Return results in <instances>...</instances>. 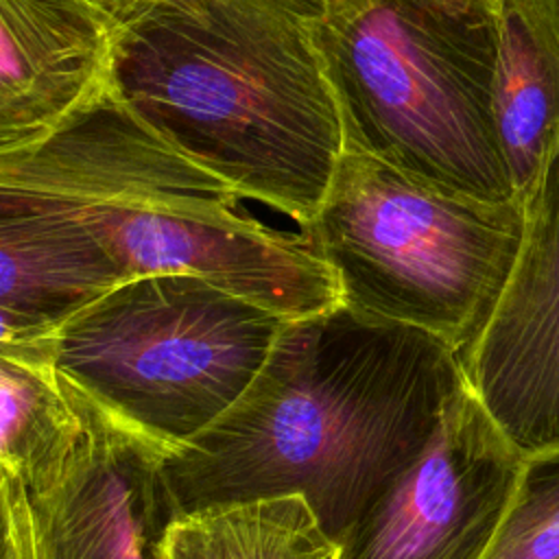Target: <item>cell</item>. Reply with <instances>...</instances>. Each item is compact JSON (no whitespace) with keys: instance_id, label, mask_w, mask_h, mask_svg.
Masks as SVG:
<instances>
[{"instance_id":"4","label":"cell","mask_w":559,"mask_h":559,"mask_svg":"<svg viewBox=\"0 0 559 559\" xmlns=\"http://www.w3.org/2000/svg\"><path fill=\"white\" fill-rule=\"evenodd\" d=\"M524 223L522 199L450 194L345 151L301 236L334 273L343 304L461 354L509 280Z\"/></svg>"},{"instance_id":"13","label":"cell","mask_w":559,"mask_h":559,"mask_svg":"<svg viewBox=\"0 0 559 559\" xmlns=\"http://www.w3.org/2000/svg\"><path fill=\"white\" fill-rule=\"evenodd\" d=\"M81 432L72 384L48 360L0 347V472L35 487L63 465Z\"/></svg>"},{"instance_id":"8","label":"cell","mask_w":559,"mask_h":559,"mask_svg":"<svg viewBox=\"0 0 559 559\" xmlns=\"http://www.w3.org/2000/svg\"><path fill=\"white\" fill-rule=\"evenodd\" d=\"M70 205L111 249L127 280L197 275L286 321L343 304L334 273L306 238L240 214L238 197L153 207Z\"/></svg>"},{"instance_id":"9","label":"cell","mask_w":559,"mask_h":559,"mask_svg":"<svg viewBox=\"0 0 559 559\" xmlns=\"http://www.w3.org/2000/svg\"><path fill=\"white\" fill-rule=\"evenodd\" d=\"M509 280L459 354L467 386L524 454L559 448V151L524 199Z\"/></svg>"},{"instance_id":"3","label":"cell","mask_w":559,"mask_h":559,"mask_svg":"<svg viewBox=\"0 0 559 559\" xmlns=\"http://www.w3.org/2000/svg\"><path fill=\"white\" fill-rule=\"evenodd\" d=\"M500 0H323L345 151L437 190L515 201L493 116Z\"/></svg>"},{"instance_id":"7","label":"cell","mask_w":559,"mask_h":559,"mask_svg":"<svg viewBox=\"0 0 559 559\" xmlns=\"http://www.w3.org/2000/svg\"><path fill=\"white\" fill-rule=\"evenodd\" d=\"M524 456L465 384L426 448L345 535L336 559H485Z\"/></svg>"},{"instance_id":"6","label":"cell","mask_w":559,"mask_h":559,"mask_svg":"<svg viewBox=\"0 0 559 559\" xmlns=\"http://www.w3.org/2000/svg\"><path fill=\"white\" fill-rule=\"evenodd\" d=\"M72 391L83 432L63 465L35 487L0 472L2 535L20 559H168L170 450Z\"/></svg>"},{"instance_id":"15","label":"cell","mask_w":559,"mask_h":559,"mask_svg":"<svg viewBox=\"0 0 559 559\" xmlns=\"http://www.w3.org/2000/svg\"><path fill=\"white\" fill-rule=\"evenodd\" d=\"M485 559H559V448L524 456Z\"/></svg>"},{"instance_id":"1","label":"cell","mask_w":559,"mask_h":559,"mask_svg":"<svg viewBox=\"0 0 559 559\" xmlns=\"http://www.w3.org/2000/svg\"><path fill=\"white\" fill-rule=\"evenodd\" d=\"M467 384L445 341L338 304L286 321L242 397L166 454L179 513L306 498L341 546Z\"/></svg>"},{"instance_id":"10","label":"cell","mask_w":559,"mask_h":559,"mask_svg":"<svg viewBox=\"0 0 559 559\" xmlns=\"http://www.w3.org/2000/svg\"><path fill=\"white\" fill-rule=\"evenodd\" d=\"M116 28L85 0H0V155L41 142L109 87Z\"/></svg>"},{"instance_id":"12","label":"cell","mask_w":559,"mask_h":559,"mask_svg":"<svg viewBox=\"0 0 559 559\" xmlns=\"http://www.w3.org/2000/svg\"><path fill=\"white\" fill-rule=\"evenodd\" d=\"M493 116L524 201L559 151V0H500Z\"/></svg>"},{"instance_id":"14","label":"cell","mask_w":559,"mask_h":559,"mask_svg":"<svg viewBox=\"0 0 559 559\" xmlns=\"http://www.w3.org/2000/svg\"><path fill=\"white\" fill-rule=\"evenodd\" d=\"M168 559H336L306 498L282 496L179 513Z\"/></svg>"},{"instance_id":"2","label":"cell","mask_w":559,"mask_h":559,"mask_svg":"<svg viewBox=\"0 0 559 559\" xmlns=\"http://www.w3.org/2000/svg\"><path fill=\"white\" fill-rule=\"evenodd\" d=\"M323 0H151L116 28L109 90L240 199L304 227L345 153Z\"/></svg>"},{"instance_id":"5","label":"cell","mask_w":559,"mask_h":559,"mask_svg":"<svg viewBox=\"0 0 559 559\" xmlns=\"http://www.w3.org/2000/svg\"><path fill=\"white\" fill-rule=\"evenodd\" d=\"M284 323L197 275L155 273L122 282L41 341L0 347L48 360L173 452L242 397Z\"/></svg>"},{"instance_id":"17","label":"cell","mask_w":559,"mask_h":559,"mask_svg":"<svg viewBox=\"0 0 559 559\" xmlns=\"http://www.w3.org/2000/svg\"><path fill=\"white\" fill-rule=\"evenodd\" d=\"M2 559H20L15 548H13V544H11V539L7 535H2Z\"/></svg>"},{"instance_id":"16","label":"cell","mask_w":559,"mask_h":559,"mask_svg":"<svg viewBox=\"0 0 559 559\" xmlns=\"http://www.w3.org/2000/svg\"><path fill=\"white\" fill-rule=\"evenodd\" d=\"M94 9H98L105 17H109L116 26L127 22L133 13H138L151 0H85Z\"/></svg>"},{"instance_id":"11","label":"cell","mask_w":559,"mask_h":559,"mask_svg":"<svg viewBox=\"0 0 559 559\" xmlns=\"http://www.w3.org/2000/svg\"><path fill=\"white\" fill-rule=\"evenodd\" d=\"M122 282L120 262L74 205L0 188V345L50 336Z\"/></svg>"}]
</instances>
